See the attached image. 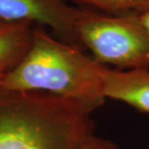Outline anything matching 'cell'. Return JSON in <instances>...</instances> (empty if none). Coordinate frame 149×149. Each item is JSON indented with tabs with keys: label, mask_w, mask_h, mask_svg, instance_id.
<instances>
[{
	"label": "cell",
	"mask_w": 149,
	"mask_h": 149,
	"mask_svg": "<svg viewBox=\"0 0 149 149\" xmlns=\"http://www.w3.org/2000/svg\"><path fill=\"white\" fill-rule=\"evenodd\" d=\"M104 66L80 48L55 39L44 27L35 25L30 47L20 62L7 71L0 92L46 93L94 111L106 99Z\"/></svg>",
	"instance_id": "cell-1"
},
{
	"label": "cell",
	"mask_w": 149,
	"mask_h": 149,
	"mask_svg": "<svg viewBox=\"0 0 149 149\" xmlns=\"http://www.w3.org/2000/svg\"><path fill=\"white\" fill-rule=\"evenodd\" d=\"M92 110L41 92H0V149H80Z\"/></svg>",
	"instance_id": "cell-2"
},
{
	"label": "cell",
	"mask_w": 149,
	"mask_h": 149,
	"mask_svg": "<svg viewBox=\"0 0 149 149\" xmlns=\"http://www.w3.org/2000/svg\"><path fill=\"white\" fill-rule=\"evenodd\" d=\"M75 32L80 47L90 50L98 63L149 70V36L130 14L79 8Z\"/></svg>",
	"instance_id": "cell-3"
},
{
	"label": "cell",
	"mask_w": 149,
	"mask_h": 149,
	"mask_svg": "<svg viewBox=\"0 0 149 149\" xmlns=\"http://www.w3.org/2000/svg\"><path fill=\"white\" fill-rule=\"evenodd\" d=\"M79 8L65 0H0V21L50 27L62 41L81 49L75 32Z\"/></svg>",
	"instance_id": "cell-4"
},
{
	"label": "cell",
	"mask_w": 149,
	"mask_h": 149,
	"mask_svg": "<svg viewBox=\"0 0 149 149\" xmlns=\"http://www.w3.org/2000/svg\"><path fill=\"white\" fill-rule=\"evenodd\" d=\"M102 79L106 99L123 102L149 113V70H118L104 65Z\"/></svg>",
	"instance_id": "cell-5"
},
{
	"label": "cell",
	"mask_w": 149,
	"mask_h": 149,
	"mask_svg": "<svg viewBox=\"0 0 149 149\" xmlns=\"http://www.w3.org/2000/svg\"><path fill=\"white\" fill-rule=\"evenodd\" d=\"M34 26L15 22L0 28V66L9 70L20 62L30 47Z\"/></svg>",
	"instance_id": "cell-6"
},
{
	"label": "cell",
	"mask_w": 149,
	"mask_h": 149,
	"mask_svg": "<svg viewBox=\"0 0 149 149\" xmlns=\"http://www.w3.org/2000/svg\"><path fill=\"white\" fill-rule=\"evenodd\" d=\"M85 8L113 15L139 13L149 8V0H70Z\"/></svg>",
	"instance_id": "cell-7"
},
{
	"label": "cell",
	"mask_w": 149,
	"mask_h": 149,
	"mask_svg": "<svg viewBox=\"0 0 149 149\" xmlns=\"http://www.w3.org/2000/svg\"><path fill=\"white\" fill-rule=\"evenodd\" d=\"M80 149H119V148L112 141L92 134L85 140Z\"/></svg>",
	"instance_id": "cell-8"
},
{
	"label": "cell",
	"mask_w": 149,
	"mask_h": 149,
	"mask_svg": "<svg viewBox=\"0 0 149 149\" xmlns=\"http://www.w3.org/2000/svg\"><path fill=\"white\" fill-rule=\"evenodd\" d=\"M135 19V21L142 27L145 32L149 36V8L146 10L134 13H128Z\"/></svg>",
	"instance_id": "cell-9"
},
{
	"label": "cell",
	"mask_w": 149,
	"mask_h": 149,
	"mask_svg": "<svg viewBox=\"0 0 149 149\" xmlns=\"http://www.w3.org/2000/svg\"><path fill=\"white\" fill-rule=\"evenodd\" d=\"M7 71H8V70L6 69L5 67L0 66V86H1L2 80H3V77H4V75H5V74L7 73Z\"/></svg>",
	"instance_id": "cell-10"
},
{
	"label": "cell",
	"mask_w": 149,
	"mask_h": 149,
	"mask_svg": "<svg viewBox=\"0 0 149 149\" xmlns=\"http://www.w3.org/2000/svg\"><path fill=\"white\" fill-rule=\"evenodd\" d=\"M7 24H9V23H4V22H3L0 21V28H1V27H3V26H5V25H7Z\"/></svg>",
	"instance_id": "cell-11"
}]
</instances>
